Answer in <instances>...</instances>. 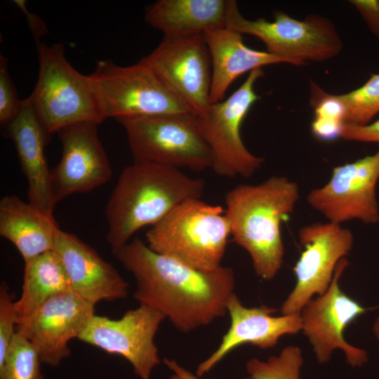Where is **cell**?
I'll use <instances>...</instances> for the list:
<instances>
[{"instance_id":"836d02e7","label":"cell","mask_w":379,"mask_h":379,"mask_svg":"<svg viewBox=\"0 0 379 379\" xmlns=\"http://www.w3.org/2000/svg\"><path fill=\"white\" fill-rule=\"evenodd\" d=\"M373 332L379 343V316L375 319L373 322Z\"/></svg>"},{"instance_id":"9c48e42d","label":"cell","mask_w":379,"mask_h":379,"mask_svg":"<svg viewBox=\"0 0 379 379\" xmlns=\"http://www.w3.org/2000/svg\"><path fill=\"white\" fill-rule=\"evenodd\" d=\"M264 75L262 68L249 72L242 84L227 98L211 104L202 117H196L213 157L212 169L220 176L249 178L260 169L264 159L252 154L241 135V124L259 96L255 81Z\"/></svg>"},{"instance_id":"7c38bea8","label":"cell","mask_w":379,"mask_h":379,"mask_svg":"<svg viewBox=\"0 0 379 379\" xmlns=\"http://www.w3.org/2000/svg\"><path fill=\"white\" fill-rule=\"evenodd\" d=\"M165 319L159 311L145 305L126 311L117 319L95 314L78 339L108 354L121 356L137 376L149 379L161 362L154 337Z\"/></svg>"},{"instance_id":"2e32d148","label":"cell","mask_w":379,"mask_h":379,"mask_svg":"<svg viewBox=\"0 0 379 379\" xmlns=\"http://www.w3.org/2000/svg\"><path fill=\"white\" fill-rule=\"evenodd\" d=\"M93 122L68 126L57 133L62 144V157L51 171V187L56 204L74 193H84L106 183L112 170Z\"/></svg>"},{"instance_id":"7a4b0ae2","label":"cell","mask_w":379,"mask_h":379,"mask_svg":"<svg viewBox=\"0 0 379 379\" xmlns=\"http://www.w3.org/2000/svg\"><path fill=\"white\" fill-rule=\"evenodd\" d=\"M205 182L180 168L135 162L121 171L107 201V241L112 253L141 228L160 221L181 202L201 198Z\"/></svg>"},{"instance_id":"ffe728a7","label":"cell","mask_w":379,"mask_h":379,"mask_svg":"<svg viewBox=\"0 0 379 379\" xmlns=\"http://www.w3.org/2000/svg\"><path fill=\"white\" fill-rule=\"evenodd\" d=\"M212 69L210 91L211 104L224 99L231 84L240 76L263 66L288 61L246 46L242 34L227 27L208 30L204 34Z\"/></svg>"},{"instance_id":"1f68e13d","label":"cell","mask_w":379,"mask_h":379,"mask_svg":"<svg viewBox=\"0 0 379 379\" xmlns=\"http://www.w3.org/2000/svg\"><path fill=\"white\" fill-rule=\"evenodd\" d=\"M14 2L27 14L31 31L36 42H39V39L48 32L44 23L37 15L28 13L25 9V2L24 1H14Z\"/></svg>"},{"instance_id":"8fae6325","label":"cell","mask_w":379,"mask_h":379,"mask_svg":"<svg viewBox=\"0 0 379 379\" xmlns=\"http://www.w3.org/2000/svg\"><path fill=\"white\" fill-rule=\"evenodd\" d=\"M304 247L293 267L296 283L281 307L283 315L300 314L315 294L322 295L333 279L339 261L352 251V232L340 224L314 222L299 230Z\"/></svg>"},{"instance_id":"d4e9b609","label":"cell","mask_w":379,"mask_h":379,"mask_svg":"<svg viewBox=\"0 0 379 379\" xmlns=\"http://www.w3.org/2000/svg\"><path fill=\"white\" fill-rule=\"evenodd\" d=\"M335 96L343 107L345 124H370L379 114V74H371L360 87Z\"/></svg>"},{"instance_id":"7402d4cb","label":"cell","mask_w":379,"mask_h":379,"mask_svg":"<svg viewBox=\"0 0 379 379\" xmlns=\"http://www.w3.org/2000/svg\"><path fill=\"white\" fill-rule=\"evenodd\" d=\"M228 0H159L147 8L145 21L164 36L204 34L226 26Z\"/></svg>"},{"instance_id":"603a6c76","label":"cell","mask_w":379,"mask_h":379,"mask_svg":"<svg viewBox=\"0 0 379 379\" xmlns=\"http://www.w3.org/2000/svg\"><path fill=\"white\" fill-rule=\"evenodd\" d=\"M67 291L71 288L66 272L53 250L25 261L22 293L15 302L20 319L52 297Z\"/></svg>"},{"instance_id":"f546056e","label":"cell","mask_w":379,"mask_h":379,"mask_svg":"<svg viewBox=\"0 0 379 379\" xmlns=\"http://www.w3.org/2000/svg\"><path fill=\"white\" fill-rule=\"evenodd\" d=\"M340 138L350 141L379 143V119L365 126L344 124Z\"/></svg>"},{"instance_id":"d6a6232c","label":"cell","mask_w":379,"mask_h":379,"mask_svg":"<svg viewBox=\"0 0 379 379\" xmlns=\"http://www.w3.org/2000/svg\"><path fill=\"white\" fill-rule=\"evenodd\" d=\"M164 362L165 365L180 379H199L197 375L193 374L192 372L180 366L174 359L165 358Z\"/></svg>"},{"instance_id":"e0dca14e","label":"cell","mask_w":379,"mask_h":379,"mask_svg":"<svg viewBox=\"0 0 379 379\" xmlns=\"http://www.w3.org/2000/svg\"><path fill=\"white\" fill-rule=\"evenodd\" d=\"M53 251L60 259L71 291L95 306L126 298L129 285L110 263L75 235L59 229Z\"/></svg>"},{"instance_id":"5bb4252c","label":"cell","mask_w":379,"mask_h":379,"mask_svg":"<svg viewBox=\"0 0 379 379\" xmlns=\"http://www.w3.org/2000/svg\"><path fill=\"white\" fill-rule=\"evenodd\" d=\"M347 265V260L342 258L327 291L310 299L300 312L301 330L312 344L319 364L327 362L335 349L343 350L352 366H361L368 361L365 350L350 345L344 338L347 326L371 310L340 290L339 279Z\"/></svg>"},{"instance_id":"30bf717a","label":"cell","mask_w":379,"mask_h":379,"mask_svg":"<svg viewBox=\"0 0 379 379\" xmlns=\"http://www.w3.org/2000/svg\"><path fill=\"white\" fill-rule=\"evenodd\" d=\"M197 117L208 111L212 79L211 60L204 34L164 36L157 48L140 60Z\"/></svg>"},{"instance_id":"52a82bcc","label":"cell","mask_w":379,"mask_h":379,"mask_svg":"<svg viewBox=\"0 0 379 379\" xmlns=\"http://www.w3.org/2000/svg\"><path fill=\"white\" fill-rule=\"evenodd\" d=\"M273 16L272 21L263 18L247 19L240 13L237 1L228 0L225 27L258 38L267 52L295 66L332 59L343 48L335 25L323 15L310 14L298 20L277 10Z\"/></svg>"},{"instance_id":"d6986e66","label":"cell","mask_w":379,"mask_h":379,"mask_svg":"<svg viewBox=\"0 0 379 379\" xmlns=\"http://www.w3.org/2000/svg\"><path fill=\"white\" fill-rule=\"evenodd\" d=\"M6 126L28 182L29 203L53 216L55 204L52 193L51 171L44 153L48 135L28 98L22 100L18 113Z\"/></svg>"},{"instance_id":"ba28073f","label":"cell","mask_w":379,"mask_h":379,"mask_svg":"<svg viewBox=\"0 0 379 379\" xmlns=\"http://www.w3.org/2000/svg\"><path fill=\"white\" fill-rule=\"evenodd\" d=\"M116 120L125 130L133 161L196 171L212 168V152L194 114H163Z\"/></svg>"},{"instance_id":"277c9868","label":"cell","mask_w":379,"mask_h":379,"mask_svg":"<svg viewBox=\"0 0 379 379\" xmlns=\"http://www.w3.org/2000/svg\"><path fill=\"white\" fill-rule=\"evenodd\" d=\"M230 226L225 208L200 198L173 208L146 233L153 251L201 270L221 266Z\"/></svg>"},{"instance_id":"6da1fadb","label":"cell","mask_w":379,"mask_h":379,"mask_svg":"<svg viewBox=\"0 0 379 379\" xmlns=\"http://www.w3.org/2000/svg\"><path fill=\"white\" fill-rule=\"evenodd\" d=\"M134 277V298L168 319L176 329L189 333L227 313L234 293L230 267L201 270L152 251L134 238L113 253Z\"/></svg>"},{"instance_id":"3957f363","label":"cell","mask_w":379,"mask_h":379,"mask_svg":"<svg viewBox=\"0 0 379 379\" xmlns=\"http://www.w3.org/2000/svg\"><path fill=\"white\" fill-rule=\"evenodd\" d=\"M299 197L298 183L284 176H272L257 185L240 184L225 194L230 235L248 253L256 274L263 279H272L281 267V224Z\"/></svg>"},{"instance_id":"5b68a950","label":"cell","mask_w":379,"mask_h":379,"mask_svg":"<svg viewBox=\"0 0 379 379\" xmlns=\"http://www.w3.org/2000/svg\"><path fill=\"white\" fill-rule=\"evenodd\" d=\"M39 69L28 98L49 135L81 122H102L87 75L67 60L62 43H36Z\"/></svg>"},{"instance_id":"4dcf8cb0","label":"cell","mask_w":379,"mask_h":379,"mask_svg":"<svg viewBox=\"0 0 379 379\" xmlns=\"http://www.w3.org/2000/svg\"><path fill=\"white\" fill-rule=\"evenodd\" d=\"M370 32L379 39V0H350Z\"/></svg>"},{"instance_id":"cb8c5ba5","label":"cell","mask_w":379,"mask_h":379,"mask_svg":"<svg viewBox=\"0 0 379 379\" xmlns=\"http://www.w3.org/2000/svg\"><path fill=\"white\" fill-rule=\"evenodd\" d=\"M310 104L314 117L311 124L313 135L319 140L331 141L340 138L345 124L344 109L335 95L328 93L310 82Z\"/></svg>"},{"instance_id":"484cf974","label":"cell","mask_w":379,"mask_h":379,"mask_svg":"<svg viewBox=\"0 0 379 379\" xmlns=\"http://www.w3.org/2000/svg\"><path fill=\"white\" fill-rule=\"evenodd\" d=\"M41 364L32 343L16 332L0 362V379H44Z\"/></svg>"},{"instance_id":"83f0119b","label":"cell","mask_w":379,"mask_h":379,"mask_svg":"<svg viewBox=\"0 0 379 379\" xmlns=\"http://www.w3.org/2000/svg\"><path fill=\"white\" fill-rule=\"evenodd\" d=\"M15 302L8 285L2 281L0 285V362L4 360L16 333L20 319Z\"/></svg>"},{"instance_id":"8992f818","label":"cell","mask_w":379,"mask_h":379,"mask_svg":"<svg viewBox=\"0 0 379 379\" xmlns=\"http://www.w3.org/2000/svg\"><path fill=\"white\" fill-rule=\"evenodd\" d=\"M87 78L102 121L192 114L154 72L140 61L120 66L111 60H100Z\"/></svg>"},{"instance_id":"44dd1931","label":"cell","mask_w":379,"mask_h":379,"mask_svg":"<svg viewBox=\"0 0 379 379\" xmlns=\"http://www.w3.org/2000/svg\"><path fill=\"white\" fill-rule=\"evenodd\" d=\"M59 229L54 216L14 194L0 201V235L17 248L24 262L53 250Z\"/></svg>"},{"instance_id":"4fadbf2b","label":"cell","mask_w":379,"mask_h":379,"mask_svg":"<svg viewBox=\"0 0 379 379\" xmlns=\"http://www.w3.org/2000/svg\"><path fill=\"white\" fill-rule=\"evenodd\" d=\"M378 180L379 150L335 167L324 186L308 193L307 201L331 222L341 225L359 220L366 224H376L379 222Z\"/></svg>"},{"instance_id":"f1b7e54d","label":"cell","mask_w":379,"mask_h":379,"mask_svg":"<svg viewBox=\"0 0 379 379\" xmlns=\"http://www.w3.org/2000/svg\"><path fill=\"white\" fill-rule=\"evenodd\" d=\"M20 100L8 69L7 59L0 55V123L8 125L18 113Z\"/></svg>"},{"instance_id":"e575fe53","label":"cell","mask_w":379,"mask_h":379,"mask_svg":"<svg viewBox=\"0 0 379 379\" xmlns=\"http://www.w3.org/2000/svg\"><path fill=\"white\" fill-rule=\"evenodd\" d=\"M170 379H180L176 375L173 374Z\"/></svg>"},{"instance_id":"4316f807","label":"cell","mask_w":379,"mask_h":379,"mask_svg":"<svg viewBox=\"0 0 379 379\" xmlns=\"http://www.w3.org/2000/svg\"><path fill=\"white\" fill-rule=\"evenodd\" d=\"M302 363L300 349L288 346L278 356L270 357L267 361L250 359L246 368L250 379H299Z\"/></svg>"},{"instance_id":"ac0fdd59","label":"cell","mask_w":379,"mask_h":379,"mask_svg":"<svg viewBox=\"0 0 379 379\" xmlns=\"http://www.w3.org/2000/svg\"><path fill=\"white\" fill-rule=\"evenodd\" d=\"M276 312V309L265 305L246 307L233 293L227 305L230 326L218 348L198 365L196 375L203 376L240 345L251 344L260 349L272 348L283 335L295 334L302 329L300 314L272 316Z\"/></svg>"},{"instance_id":"9a60e30c","label":"cell","mask_w":379,"mask_h":379,"mask_svg":"<svg viewBox=\"0 0 379 379\" xmlns=\"http://www.w3.org/2000/svg\"><path fill=\"white\" fill-rule=\"evenodd\" d=\"M94 307L73 292H65L19 319L16 332L32 343L42 364L55 367L71 354L68 343L79 337L95 314Z\"/></svg>"}]
</instances>
